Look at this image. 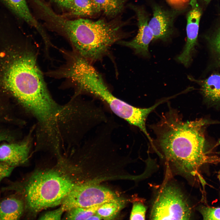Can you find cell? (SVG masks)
Segmentation results:
<instances>
[{"instance_id": "6da1fadb", "label": "cell", "mask_w": 220, "mask_h": 220, "mask_svg": "<svg viewBox=\"0 0 220 220\" xmlns=\"http://www.w3.org/2000/svg\"><path fill=\"white\" fill-rule=\"evenodd\" d=\"M206 121H185L171 109L162 115L152 128L156 135L155 150L179 172L195 176L200 168L211 161L205 151Z\"/></svg>"}, {"instance_id": "7a4b0ae2", "label": "cell", "mask_w": 220, "mask_h": 220, "mask_svg": "<svg viewBox=\"0 0 220 220\" xmlns=\"http://www.w3.org/2000/svg\"><path fill=\"white\" fill-rule=\"evenodd\" d=\"M4 82L22 105L47 126L61 109L50 95L36 56L28 50L17 55L7 69Z\"/></svg>"}, {"instance_id": "3957f363", "label": "cell", "mask_w": 220, "mask_h": 220, "mask_svg": "<svg viewBox=\"0 0 220 220\" xmlns=\"http://www.w3.org/2000/svg\"><path fill=\"white\" fill-rule=\"evenodd\" d=\"M123 26L117 20H70L64 16L56 25L58 33L68 40L75 52L91 63L102 59L113 44L125 37Z\"/></svg>"}, {"instance_id": "277c9868", "label": "cell", "mask_w": 220, "mask_h": 220, "mask_svg": "<svg viewBox=\"0 0 220 220\" xmlns=\"http://www.w3.org/2000/svg\"><path fill=\"white\" fill-rule=\"evenodd\" d=\"M76 183L66 174L52 170L35 173L25 188L27 205L34 212L61 204Z\"/></svg>"}, {"instance_id": "5b68a950", "label": "cell", "mask_w": 220, "mask_h": 220, "mask_svg": "<svg viewBox=\"0 0 220 220\" xmlns=\"http://www.w3.org/2000/svg\"><path fill=\"white\" fill-rule=\"evenodd\" d=\"M191 208L180 189L171 184L163 185L152 204L149 218L152 220H189Z\"/></svg>"}, {"instance_id": "8992f818", "label": "cell", "mask_w": 220, "mask_h": 220, "mask_svg": "<svg viewBox=\"0 0 220 220\" xmlns=\"http://www.w3.org/2000/svg\"><path fill=\"white\" fill-rule=\"evenodd\" d=\"M115 194L103 187L90 184H76L63 200L65 211L76 207H88L117 199Z\"/></svg>"}, {"instance_id": "52a82bcc", "label": "cell", "mask_w": 220, "mask_h": 220, "mask_svg": "<svg viewBox=\"0 0 220 220\" xmlns=\"http://www.w3.org/2000/svg\"><path fill=\"white\" fill-rule=\"evenodd\" d=\"M131 7L136 13L138 30L136 36L130 41L120 40L118 43L132 49L137 54L144 57L149 56L148 47L153 39L152 32L148 25V17L144 9L132 6Z\"/></svg>"}, {"instance_id": "ba28073f", "label": "cell", "mask_w": 220, "mask_h": 220, "mask_svg": "<svg viewBox=\"0 0 220 220\" xmlns=\"http://www.w3.org/2000/svg\"><path fill=\"white\" fill-rule=\"evenodd\" d=\"M191 8L187 16V40L183 50L176 58L178 61L188 66L192 59V54L196 45L201 15L197 0H191Z\"/></svg>"}, {"instance_id": "9c48e42d", "label": "cell", "mask_w": 220, "mask_h": 220, "mask_svg": "<svg viewBox=\"0 0 220 220\" xmlns=\"http://www.w3.org/2000/svg\"><path fill=\"white\" fill-rule=\"evenodd\" d=\"M180 12L176 10L166 9L159 5L153 7V16L148 25L153 35V40L166 41L174 31V22Z\"/></svg>"}, {"instance_id": "30bf717a", "label": "cell", "mask_w": 220, "mask_h": 220, "mask_svg": "<svg viewBox=\"0 0 220 220\" xmlns=\"http://www.w3.org/2000/svg\"><path fill=\"white\" fill-rule=\"evenodd\" d=\"M29 151L27 141L2 144L0 146V162L14 167L19 166L27 161Z\"/></svg>"}, {"instance_id": "8fae6325", "label": "cell", "mask_w": 220, "mask_h": 220, "mask_svg": "<svg viewBox=\"0 0 220 220\" xmlns=\"http://www.w3.org/2000/svg\"><path fill=\"white\" fill-rule=\"evenodd\" d=\"M3 0L17 15L37 31L45 44L50 42L48 36L43 27L31 14L26 0Z\"/></svg>"}, {"instance_id": "7c38bea8", "label": "cell", "mask_w": 220, "mask_h": 220, "mask_svg": "<svg viewBox=\"0 0 220 220\" xmlns=\"http://www.w3.org/2000/svg\"><path fill=\"white\" fill-rule=\"evenodd\" d=\"M24 210L23 202L14 197H9L0 202V220H18Z\"/></svg>"}, {"instance_id": "4fadbf2b", "label": "cell", "mask_w": 220, "mask_h": 220, "mask_svg": "<svg viewBox=\"0 0 220 220\" xmlns=\"http://www.w3.org/2000/svg\"><path fill=\"white\" fill-rule=\"evenodd\" d=\"M65 10L77 16H92L101 12L93 0H72Z\"/></svg>"}, {"instance_id": "5bb4252c", "label": "cell", "mask_w": 220, "mask_h": 220, "mask_svg": "<svg viewBox=\"0 0 220 220\" xmlns=\"http://www.w3.org/2000/svg\"><path fill=\"white\" fill-rule=\"evenodd\" d=\"M200 83L202 93L207 100L215 104L220 103V74H212Z\"/></svg>"}, {"instance_id": "9a60e30c", "label": "cell", "mask_w": 220, "mask_h": 220, "mask_svg": "<svg viewBox=\"0 0 220 220\" xmlns=\"http://www.w3.org/2000/svg\"><path fill=\"white\" fill-rule=\"evenodd\" d=\"M100 12L107 16L114 17L123 10L126 0H93Z\"/></svg>"}, {"instance_id": "2e32d148", "label": "cell", "mask_w": 220, "mask_h": 220, "mask_svg": "<svg viewBox=\"0 0 220 220\" xmlns=\"http://www.w3.org/2000/svg\"><path fill=\"white\" fill-rule=\"evenodd\" d=\"M123 206L122 202L118 199L101 204L96 213L103 219H112L117 215Z\"/></svg>"}, {"instance_id": "e0dca14e", "label": "cell", "mask_w": 220, "mask_h": 220, "mask_svg": "<svg viewBox=\"0 0 220 220\" xmlns=\"http://www.w3.org/2000/svg\"><path fill=\"white\" fill-rule=\"evenodd\" d=\"M101 205L88 207L72 208L67 211L65 218L68 220H88L90 216L96 213Z\"/></svg>"}, {"instance_id": "ac0fdd59", "label": "cell", "mask_w": 220, "mask_h": 220, "mask_svg": "<svg viewBox=\"0 0 220 220\" xmlns=\"http://www.w3.org/2000/svg\"><path fill=\"white\" fill-rule=\"evenodd\" d=\"M199 211L204 220H220V207L202 206Z\"/></svg>"}, {"instance_id": "d6986e66", "label": "cell", "mask_w": 220, "mask_h": 220, "mask_svg": "<svg viewBox=\"0 0 220 220\" xmlns=\"http://www.w3.org/2000/svg\"><path fill=\"white\" fill-rule=\"evenodd\" d=\"M147 208L142 203L135 202L134 203L131 212L130 220H144Z\"/></svg>"}, {"instance_id": "ffe728a7", "label": "cell", "mask_w": 220, "mask_h": 220, "mask_svg": "<svg viewBox=\"0 0 220 220\" xmlns=\"http://www.w3.org/2000/svg\"><path fill=\"white\" fill-rule=\"evenodd\" d=\"M65 211L61 206L55 210L47 212L41 216L39 220H60L62 215Z\"/></svg>"}, {"instance_id": "44dd1931", "label": "cell", "mask_w": 220, "mask_h": 220, "mask_svg": "<svg viewBox=\"0 0 220 220\" xmlns=\"http://www.w3.org/2000/svg\"><path fill=\"white\" fill-rule=\"evenodd\" d=\"M212 45L220 65V28L213 38Z\"/></svg>"}, {"instance_id": "7402d4cb", "label": "cell", "mask_w": 220, "mask_h": 220, "mask_svg": "<svg viewBox=\"0 0 220 220\" xmlns=\"http://www.w3.org/2000/svg\"><path fill=\"white\" fill-rule=\"evenodd\" d=\"M14 167L5 163L0 162V182L3 178L9 176Z\"/></svg>"}, {"instance_id": "603a6c76", "label": "cell", "mask_w": 220, "mask_h": 220, "mask_svg": "<svg viewBox=\"0 0 220 220\" xmlns=\"http://www.w3.org/2000/svg\"><path fill=\"white\" fill-rule=\"evenodd\" d=\"M62 9L65 10L72 0H50Z\"/></svg>"}, {"instance_id": "cb8c5ba5", "label": "cell", "mask_w": 220, "mask_h": 220, "mask_svg": "<svg viewBox=\"0 0 220 220\" xmlns=\"http://www.w3.org/2000/svg\"><path fill=\"white\" fill-rule=\"evenodd\" d=\"M169 3L172 4H177L185 2L188 0H167Z\"/></svg>"}, {"instance_id": "d4e9b609", "label": "cell", "mask_w": 220, "mask_h": 220, "mask_svg": "<svg viewBox=\"0 0 220 220\" xmlns=\"http://www.w3.org/2000/svg\"><path fill=\"white\" fill-rule=\"evenodd\" d=\"M102 219L101 217L96 213L89 218L88 220H101Z\"/></svg>"}, {"instance_id": "484cf974", "label": "cell", "mask_w": 220, "mask_h": 220, "mask_svg": "<svg viewBox=\"0 0 220 220\" xmlns=\"http://www.w3.org/2000/svg\"><path fill=\"white\" fill-rule=\"evenodd\" d=\"M9 138L5 135L0 134V142L3 140H8Z\"/></svg>"}, {"instance_id": "4316f807", "label": "cell", "mask_w": 220, "mask_h": 220, "mask_svg": "<svg viewBox=\"0 0 220 220\" xmlns=\"http://www.w3.org/2000/svg\"><path fill=\"white\" fill-rule=\"evenodd\" d=\"M204 2L206 3L209 2L211 0H203Z\"/></svg>"}, {"instance_id": "83f0119b", "label": "cell", "mask_w": 220, "mask_h": 220, "mask_svg": "<svg viewBox=\"0 0 220 220\" xmlns=\"http://www.w3.org/2000/svg\"><path fill=\"white\" fill-rule=\"evenodd\" d=\"M218 178L220 182V174L218 176Z\"/></svg>"}, {"instance_id": "f1b7e54d", "label": "cell", "mask_w": 220, "mask_h": 220, "mask_svg": "<svg viewBox=\"0 0 220 220\" xmlns=\"http://www.w3.org/2000/svg\"><path fill=\"white\" fill-rule=\"evenodd\" d=\"M163 100V102H164V101H165V100ZM152 142H153V140H152V142H150L151 144H152Z\"/></svg>"}, {"instance_id": "f546056e", "label": "cell", "mask_w": 220, "mask_h": 220, "mask_svg": "<svg viewBox=\"0 0 220 220\" xmlns=\"http://www.w3.org/2000/svg\"><path fill=\"white\" fill-rule=\"evenodd\" d=\"M165 101L166 100L165 99ZM152 144H153V142H152ZM152 144H151V145H152Z\"/></svg>"}]
</instances>
